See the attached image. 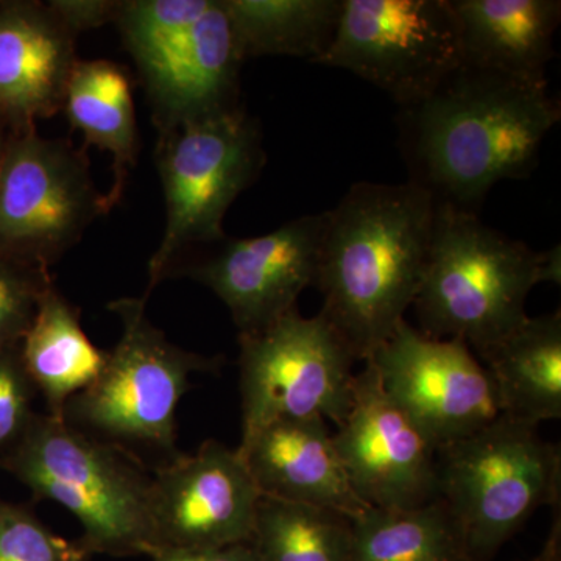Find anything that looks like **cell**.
<instances>
[{
  "instance_id": "cell-1",
  "label": "cell",
  "mask_w": 561,
  "mask_h": 561,
  "mask_svg": "<svg viewBox=\"0 0 561 561\" xmlns=\"http://www.w3.org/2000/svg\"><path fill=\"white\" fill-rule=\"evenodd\" d=\"M561 119L548 80L515 79L461 61L423 101L398 108L409 180L435 205L479 214L494 184L530 176Z\"/></svg>"
},
{
  "instance_id": "cell-2",
  "label": "cell",
  "mask_w": 561,
  "mask_h": 561,
  "mask_svg": "<svg viewBox=\"0 0 561 561\" xmlns=\"http://www.w3.org/2000/svg\"><path fill=\"white\" fill-rule=\"evenodd\" d=\"M435 208L411 181H362L327 210L313 286L323 295L321 316L357 362L405 320L426 271Z\"/></svg>"
},
{
  "instance_id": "cell-3",
  "label": "cell",
  "mask_w": 561,
  "mask_h": 561,
  "mask_svg": "<svg viewBox=\"0 0 561 561\" xmlns=\"http://www.w3.org/2000/svg\"><path fill=\"white\" fill-rule=\"evenodd\" d=\"M0 468L35 501L72 513L92 556H147L153 548L151 470L133 454L38 412Z\"/></svg>"
},
{
  "instance_id": "cell-4",
  "label": "cell",
  "mask_w": 561,
  "mask_h": 561,
  "mask_svg": "<svg viewBox=\"0 0 561 561\" xmlns=\"http://www.w3.org/2000/svg\"><path fill=\"white\" fill-rule=\"evenodd\" d=\"M542 253L508 238L479 214L437 205L426 271L413 308L420 331L460 339L474 353L527 319L526 301L541 284Z\"/></svg>"
},
{
  "instance_id": "cell-5",
  "label": "cell",
  "mask_w": 561,
  "mask_h": 561,
  "mask_svg": "<svg viewBox=\"0 0 561 561\" xmlns=\"http://www.w3.org/2000/svg\"><path fill=\"white\" fill-rule=\"evenodd\" d=\"M147 301L110 302V311L121 319L119 342L106 351L95 382L66 405L62 420L146 465V456L158 457L160 467L181 454L176 413L192 375L219 370L221 357L191 353L169 341L149 320Z\"/></svg>"
},
{
  "instance_id": "cell-6",
  "label": "cell",
  "mask_w": 561,
  "mask_h": 561,
  "mask_svg": "<svg viewBox=\"0 0 561 561\" xmlns=\"http://www.w3.org/2000/svg\"><path fill=\"white\" fill-rule=\"evenodd\" d=\"M438 501L451 513L471 561L494 559L542 505H559V446L507 415L437 454Z\"/></svg>"
},
{
  "instance_id": "cell-7",
  "label": "cell",
  "mask_w": 561,
  "mask_h": 561,
  "mask_svg": "<svg viewBox=\"0 0 561 561\" xmlns=\"http://www.w3.org/2000/svg\"><path fill=\"white\" fill-rule=\"evenodd\" d=\"M265 161L260 125L241 105L160 131L157 165L165 227L149 261L146 300L171 275L184 250L227 239L225 216L257 180Z\"/></svg>"
},
{
  "instance_id": "cell-8",
  "label": "cell",
  "mask_w": 561,
  "mask_h": 561,
  "mask_svg": "<svg viewBox=\"0 0 561 561\" xmlns=\"http://www.w3.org/2000/svg\"><path fill=\"white\" fill-rule=\"evenodd\" d=\"M337 331L298 309L239 334L242 443L279 420L321 416L342 424L353 404L356 364Z\"/></svg>"
},
{
  "instance_id": "cell-9",
  "label": "cell",
  "mask_w": 561,
  "mask_h": 561,
  "mask_svg": "<svg viewBox=\"0 0 561 561\" xmlns=\"http://www.w3.org/2000/svg\"><path fill=\"white\" fill-rule=\"evenodd\" d=\"M83 151L35 127L9 138L0 164V256L49 268L108 213Z\"/></svg>"
},
{
  "instance_id": "cell-10",
  "label": "cell",
  "mask_w": 561,
  "mask_h": 561,
  "mask_svg": "<svg viewBox=\"0 0 561 561\" xmlns=\"http://www.w3.org/2000/svg\"><path fill=\"white\" fill-rule=\"evenodd\" d=\"M461 61L449 0H343L319 65L348 70L404 108L427 98Z\"/></svg>"
},
{
  "instance_id": "cell-11",
  "label": "cell",
  "mask_w": 561,
  "mask_h": 561,
  "mask_svg": "<svg viewBox=\"0 0 561 561\" xmlns=\"http://www.w3.org/2000/svg\"><path fill=\"white\" fill-rule=\"evenodd\" d=\"M367 362L438 449L502 415L490 371L460 339L430 337L402 320Z\"/></svg>"
},
{
  "instance_id": "cell-12",
  "label": "cell",
  "mask_w": 561,
  "mask_h": 561,
  "mask_svg": "<svg viewBox=\"0 0 561 561\" xmlns=\"http://www.w3.org/2000/svg\"><path fill=\"white\" fill-rule=\"evenodd\" d=\"M332 438L354 493L368 507L437 501L438 448L391 400L368 362L356 373L353 404Z\"/></svg>"
},
{
  "instance_id": "cell-13",
  "label": "cell",
  "mask_w": 561,
  "mask_h": 561,
  "mask_svg": "<svg viewBox=\"0 0 561 561\" xmlns=\"http://www.w3.org/2000/svg\"><path fill=\"white\" fill-rule=\"evenodd\" d=\"M261 500L238 449L203 442L197 453H181L151 470L153 548L250 542Z\"/></svg>"
},
{
  "instance_id": "cell-14",
  "label": "cell",
  "mask_w": 561,
  "mask_h": 561,
  "mask_svg": "<svg viewBox=\"0 0 561 561\" xmlns=\"http://www.w3.org/2000/svg\"><path fill=\"white\" fill-rule=\"evenodd\" d=\"M327 210L289 220L250 239H225L208 260L186 272L214 291L239 334L264 330L297 308L316 280Z\"/></svg>"
},
{
  "instance_id": "cell-15",
  "label": "cell",
  "mask_w": 561,
  "mask_h": 561,
  "mask_svg": "<svg viewBox=\"0 0 561 561\" xmlns=\"http://www.w3.org/2000/svg\"><path fill=\"white\" fill-rule=\"evenodd\" d=\"M76 41L49 5H0V119L25 130L60 113L79 61Z\"/></svg>"
},
{
  "instance_id": "cell-16",
  "label": "cell",
  "mask_w": 561,
  "mask_h": 561,
  "mask_svg": "<svg viewBox=\"0 0 561 561\" xmlns=\"http://www.w3.org/2000/svg\"><path fill=\"white\" fill-rule=\"evenodd\" d=\"M243 57L221 0L144 70L158 131L239 105Z\"/></svg>"
},
{
  "instance_id": "cell-17",
  "label": "cell",
  "mask_w": 561,
  "mask_h": 561,
  "mask_svg": "<svg viewBox=\"0 0 561 561\" xmlns=\"http://www.w3.org/2000/svg\"><path fill=\"white\" fill-rule=\"evenodd\" d=\"M262 496L356 518L368 505L354 493L327 420H279L238 448Z\"/></svg>"
},
{
  "instance_id": "cell-18",
  "label": "cell",
  "mask_w": 561,
  "mask_h": 561,
  "mask_svg": "<svg viewBox=\"0 0 561 561\" xmlns=\"http://www.w3.org/2000/svg\"><path fill=\"white\" fill-rule=\"evenodd\" d=\"M461 58L515 79L545 81L556 57L560 0H449Z\"/></svg>"
},
{
  "instance_id": "cell-19",
  "label": "cell",
  "mask_w": 561,
  "mask_h": 561,
  "mask_svg": "<svg viewBox=\"0 0 561 561\" xmlns=\"http://www.w3.org/2000/svg\"><path fill=\"white\" fill-rule=\"evenodd\" d=\"M493 378L502 415L538 424L561 419V312L527 317L476 353Z\"/></svg>"
},
{
  "instance_id": "cell-20",
  "label": "cell",
  "mask_w": 561,
  "mask_h": 561,
  "mask_svg": "<svg viewBox=\"0 0 561 561\" xmlns=\"http://www.w3.org/2000/svg\"><path fill=\"white\" fill-rule=\"evenodd\" d=\"M21 359L47 415L62 419L66 405L101 376L106 351L81 327L80 309L51 284L20 343Z\"/></svg>"
},
{
  "instance_id": "cell-21",
  "label": "cell",
  "mask_w": 561,
  "mask_h": 561,
  "mask_svg": "<svg viewBox=\"0 0 561 561\" xmlns=\"http://www.w3.org/2000/svg\"><path fill=\"white\" fill-rule=\"evenodd\" d=\"M62 110L70 125L83 133L88 146L113 157V187L105 195L111 209L119 201L138 157V127L127 72L108 60L77 61Z\"/></svg>"
},
{
  "instance_id": "cell-22",
  "label": "cell",
  "mask_w": 561,
  "mask_h": 561,
  "mask_svg": "<svg viewBox=\"0 0 561 561\" xmlns=\"http://www.w3.org/2000/svg\"><path fill=\"white\" fill-rule=\"evenodd\" d=\"M243 60L295 57L319 65L330 49L343 0H221Z\"/></svg>"
},
{
  "instance_id": "cell-23",
  "label": "cell",
  "mask_w": 561,
  "mask_h": 561,
  "mask_svg": "<svg viewBox=\"0 0 561 561\" xmlns=\"http://www.w3.org/2000/svg\"><path fill=\"white\" fill-rule=\"evenodd\" d=\"M350 523V561H471L438 500L412 508L368 507Z\"/></svg>"
},
{
  "instance_id": "cell-24",
  "label": "cell",
  "mask_w": 561,
  "mask_h": 561,
  "mask_svg": "<svg viewBox=\"0 0 561 561\" xmlns=\"http://www.w3.org/2000/svg\"><path fill=\"white\" fill-rule=\"evenodd\" d=\"M250 542L262 561H350L351 523L328 508L262 496Z\"/></svg>"
},
{
  "instance_id": "cell-25",
  "label": "cell",
  "mask_w": 561,
  "mask_h": 561,
  "mask_svg": "<svg viewBox=\"0 0 561 561\" xmlns=\"http://www.w3.org/2000/svg\"><path fill=\"white\" fill-rule=\"evenodd\" d=\"M213 0H125L116 21L139 70L172 49L208 11Z\"/></svg>"
},
{
  "instance_id": "cell-26",
  "label": "cell",
  "mask_w": 561,
  "mask_h": 561,
  "mask_svg": "<svg viewBox=\"0 0 561 561\" xmlns=\"http://www.w3.org/2000/svg\"><path fill=\"white\" fill-rule=\"evenodd\" d=\"M81 541L54 534L32 507L0 497V561H91Z\"/></svg>"
},
{
  "instance_id": "cell-27",
  "label": "cell",
  "mask_w": 561,
  "mask_h": 561,
  "mask_svg": "<svg viewBox=\"0 0 561 561\" xmlns=\"http://www.w3.org/2000/svg\"><path fill=\"white\" fill-rule=\"evenodd\" d=\"M51 284L46 268L0 256V350L20 345Z\"/></svg>"
},
{
  "instance_id": "cell-28",
  "label": "cell",
  "mask_w": 561,
  "mask_h": 561,
  "mask_svg": "<svg viewBox=\"0 0 561 561\" xmlns=\"http://www.w3.org/2000/svg\"><path fill=\"white\" fill-rule=\"evenodd\" d=\"M38 397L24 364L20 345L0 350V457L9 453L31 426Z\"/></svg>"
},
{
  "instance_id": "cell-29",
  "label": "cell",
  "mask_w": 561,
  "mask_h": 561,
  "mask_svg": "<svg viewBox=\"0 0 561 561\" xmlns=\"http://www.w3.org/2000/svg\"><path fill=\"white\" fill-rule=\"evenodd\" d=\"M119 3L114 0H51L47 5L70 32L79 36L81 32L116 21Z\"/></svg>"
},
{
  "instance_id": "cell-30",
  "label": "cell",
  "mask_w": 561,
  "mask_h": 561,
  "mask_svg": "<svg viewBox=\"0 0 561 561\" xmlns=\"http://www.w3.org/2000/svg\"><path fill=\"white\" fill-rule=\"evenodd\" d=\"M147 557L151 561H262L251 542L206 549L153 548Z\"/></svg>"
},
{
  "instance_id": "cell-31",
  "label": "cell",
  "mask_w": 561,
  "mask_h": 561,
  "mask_svg": "<svg viewBox=\"0 0 561 561\" xmlns=\"http://www.w3.org/2000/svg\"><path fill=\"white\" fill-rule=\"evenodd\" d=\"M541 280L542 283H553L560 286L561 280V254L560 245L545 251L541 261Z\"/></svg>"
},
{
  "instance_id": "cell-32",
  "label": "cell",
  "mask_w": 561,
  "mask_h": 561,
  "mask_svg": "<svg viewBox=\"0 0 561 561\" xmlns=\"http://www.w3.org/2000/svg\"><path fill=\"white\" fill-rule=\"evenodd\" d=\"M529 561H561V524L560 516H557V522H553L551 534H549L548 541L545 548L538 553L537 557Z\"/></svg>"
},
{
  "instance_id": "cell-33",
  "label": "cell",
  "mask_w": 561,
  "mask_h": 561,
  "mask_svg": "<svg viewBox=\"0 0 561 561\" xmlns=\"http://www.w3.org/2000/svg\"><path fill=\"white\" fill-rule=\"evenodd\" d=\"M3 124H5V122L0 119V164H2L3 154H5L7 142H9L5 131H3Z\"/></svg>"
}]
</instances>
